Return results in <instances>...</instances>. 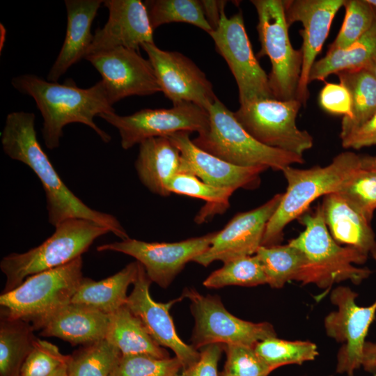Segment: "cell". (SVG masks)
<instances>
[{
  "instance_id": "obj_20",
  "label": "cell",
  "mask_w": 376,
  "mask_h": 376,
  "mask_svg": "<svg viewBox=\"0 0 376 376\" xmlns=\"http://www.w3.org/2000/svg\"><path fill=\"white\" fill-rule=\"evenodd\" d=\"M103 4L109 11L108 19L102 28L95 30L86 56L118 47L138 51L143 43H154V31L144 2L105 0Z\"/></svg>"
},
{
  "instance_id": "obj_51",
  "label": "cell",
  "mask_w": 376,
  "mask_h": 376,
  "mask_svg": "<svg viewBox=\"0 0 376 376\" xmlns=\"http://www.w3.org/2000/svg\"><path fill=\"white\" fill-rule=\"evenodd\" d=\"M219 376H230L225 373L224 371L219 373Z\"/></svg>"
},
{
  "instance_id": "obj_27",
  "label": "cell",
  "mask_w": 376,
  "mask_h": 376,
  "mask_svg": "<svg viewBox=\"0 0 376 376\" xmlns=\"http://www.w3.org/2000/svg\"><path fill=\"white\" fill-rule=\"evenodd\" d=\"M106 339L119 349L122 355L146 354L169 358L166 349L150 335L142 321L125 305L109 314Z\"/></svg>"
},
{
  "instance_id": "obj_16",
  "label": "cell",
  "mask_w": 376,
  "mask_h": 376,
  "mask_svg": "<svg viewBox=\"0 0 376 376\" xmlns=\"http://www.w3.org/2000/svg\"><path fill=\"white\" fill-rule=\"evenodd\" d=\"M85 59L101 75L111 105L131 95L162 92L151 63L137 50L118 47L88 55Z\"/></svg>"
},
{
  "instance_id": "obj_17",
  "label": "cell",
  "mask_w": 376,
  "mask_h": 376,
  "mask_svg": "<svg viewBox=\"0 0 376 376\" xmlns=\"http://www.w3.org/2000/svg\"><path fill=\"white\" fill-rule=\"evenodd\" d=\"M282 196L283 193L276 194L262 205L235 214L222 230L216 232L207 250L193 261L207 267L214 261L226 263L255 255Z\"/></svg>"
},
{
  "instance_id": "obj_22",
  "label": "cell",
  "mask_w": 376,
  "mask_h": 376,
  "mask_svg": "<svg viewBox=\"0 0 376 376\" xmlns=\"http://www.w3.org/2000/svg\"><path fill=\"white\" fill-rule=\"evenodd\" d=\"M134 167L141 182L151 193L163 197L171 194L167 184L175 175L192 173L178 148L167 136L141 142Z\"/></svg>"
},
{
  "instance_id": "obj_29",
  "label": "cell",
  "mask_w": 376,
  "mask_h": 376,
  "mask_svg": "<svg viewBox=\"0 0 376 376\" xmlns=\"http://www.w3.org/2000/svg\"><path fill=\"white\" fill-rule=\"evenodd\" d=\"M348 90L352 101L350 116L343 117L340 139L367 121L376 111V78L366 69L343 70L336 74Z\"/></svg>"
},
{
  "instance_id": "obj_4",
  "label": "cell",
  "mask_w": 376,
  "mask_h": 376,
  "mask_svg": "<svg viewBox=\"0 0 376 376\" xmlns=\"http://www.w3.org/2000/svg\"><path fill=\"white\" fill-rule=\"evenodd\" d=\"M360 166L361 155L347 151L337 155L325 166L285 168L282 173L288 184L286 191L267 223L261 246L279 244L289 223L299 219L319 197L337 192Z\"/></svg>"
},
{
  "instance_id": "obj_12",
  "label": "cell",
  "mask_w": 376,
  "mask_h": 376,
  "mask_svg": "<svg viewBox=\"0 0 376 376\" xmlns=\"http://www.w3.org/2000/svg\"><path fill=\"white\" fill-rule=\"evenodd\" d=\"M209 35L235 77L240 105L260 99H274L268 75L253 52L241 12L228 18L224 11L217 28Z\"/></svg>"
},
{
  "instance_id": "obj_21",
  "label": "cell",
  "mask_w": 376,
  "mask_h": 376,
  "mask_svg": "<svg viewBox=\"0 0 376 376\" xmlns=\"http://www.w3.org/2000/svg\"><path fill=\"white\" fill-rule=\"evenodd\" d=\"M190 134L178 132L167 137L178 148L194 175L208 185L235 191L259 186L260 174L268 169L267 167H244L228 163L196 146Z\"/></svg>"
},
{
  "instance_id": "obj_7",
  "label": "cell",
  "mask_w": 376,
  "mask_h": 376,
  "mask_svg": "<svg viewBox=\"0 0 376 376\" xmlns=\"http://www.w3.org/2000/svg\"><path fill=\"white\" fill-rule=\"evenodd\" d=\"M207 111L208 130L192 140L203 150L244 167L264 166L282 171L294 164L304 163L303 155L271 148L256 140L219 99Z\"/></svg>"
},
{
  "instance_id": "obj_35",
  "label": "cell",
  "mask_w": 376,
  "mask_h": 376,
  "mask_svg": "<svg viewBox=\"0 0 376 376\" xmlns=\"http://www.w3.org/2000/svg\"><path fill=\"white\" fill-rule=\"evenodd\" d=\"M267 284V278L257 256L233 259L212 272L203 281L208 288H221L228 285L251 287Z\"/></svg>"
},
{
  "instance_id": "obj_26",
  "label": "cell",
  "mask_w": 376,
  "mask_h": 376,
  "mask_svg": "<svg viewBox=\"0 0 376 376\" xmlns=\"http://www.w3.org/2000/svg\"><path fill=\"white\" fill-rule=\"evenodd\" d=\"M139 263L134 261L120 271L101 281L84 277L71 302L86 304L106 313L111 314L127 302V290L135 281Z\"/></svg>"
},
{
  "instance_id": "obj_40",
  "label": "cell",
  "mask_w": 376,
  "mask_h": 376,
  "mask_svg": "<svg viewBox=\"0 0 376 376\" xmlns=\"http://www.w3.org/2000/svg\"><path fill=\"white\" fill-rule=\"evenodd\" d=\"M224 345L226 359L224 372L230 376H268L272 370L256 352L254 347Z\"/></svg>"
},
{
  "instance_id": "obj_52",
  "label": "cell",
  "mask_w": 376,
  "mask_h": 376,
  "mask_svg": "<svg viewBox=\"0 0 376 376\" xmlns=\"http://www.w3.org/2000/svg\"><path fill=\"white\" fill-rule=\"evenodd\" d=\"M374 376H376V374Z\"/></svg>"
},
{
  "instance_id": "obj_36",
  "label": "cell",
  "mask_w": 376,
  "mask_h": 376,
  "mask_svg": "<svg viewBox=\"0 0 376 376\" xmlns=\"http://www.w3.org/2000/svg\"><path fill=\"white\" fill-rule=\"evenodd\" d=\"M254 349L273 371L288 364H301L318 355L317 345L310 341H289L276 337L257 343Z\"/></svg>"
},
{
  "instance_id": "obj_46",
  "label": "cell",
  "mask_w": 376,
  "mask_h": 376,
  "mask_svg": "<svg viewBox=\"0 0 376 376\" xmlns=\"http://www.w3.org/2000/svg\"><path fill=\"white\" fill-rule=\"evenodd\" d=\"M361 366L366 370L373 371L376 370V344L366 342L363 351Z\"/></svg>"
},
{
  "instance_id": "obj_49",
  "label": "cell",
  "mask_w": 376,
  "mask_h": 376,
  "mask_svg": "<svg viewBox=\"0 0 376 376\" xmlns=\"http://www.w3.org/2000/svg\"><path fill=\"white\" fill-rule=\"evenodd\" d=\"M376 78V58L371 61L365 68Z\"/></svg>"
},
{
  "instance_id": "obj_8",
  "label": "cell",
  "mask_w": 376,
  "mask_h": 376,
  "mask_svg": "<svg viewBox=\"0 0 376 376\" xmlns=\"http://www.w3.org/2000/svg\"><path fill=\"white\" fill-rule=\"evenodd\" d=\"M258 17L257 31L260 50L257 57L267 56L271 62L269 84L274 98L297 99L303 55L292 46L283 0H252Z\"/></svg>"
},
{
  "instance_id": "obj_18",
  "label": "cell",
  "mask_w": 376,
  "mask_h": 376,
  "mask_svg": "<svg viewBox=\"0 0 376 376\" xmlns=\"http://www.w3.org/2000/svg\"><path fill=\"white\" fill-rule=\"evenodd\" d=\"M151 283L145 268L139 263L137 277L125 305L142 321L150 335L160 346L174 352L182 365V370L187 369L198 361L200 352L178 336L169 313L172 306L185 297L182 295L167 303L157 302L150 294Z\"/></svg>"
},
{
  "instance_id": "obj_32",
  "label": "cell",
  "mask_w": 376,
  "mask_h": 376,
  "mask_svg": "<svg viewBox=\"0 0 376 376\" xmlns=\"http://www.w3.org/2000/svg\"><path fill=\"white\" fill-rule=\"evenodd\" d=\"M256 255L264 269L267 284L277 289L295 280L304 261L302 252L289 243L260 246Z\"/></svg>"
},
{
  "instance_id": "obj_41",
  "label": "cell",
  "mask_w": 376,
  "mask_h": 376,
  "mask_svg": "<svg viewBox=\"0 0 376 376\" xmlns=\"http://www.w3.org/2000/svg\"><path fill=\"white\" fill-rule=\"evenodd\" d=\"M70 355L61 354L54 344L36 338L33 347L24 361L19 376H47L63 364Z\"/></svg>"
},
{
  "instance_id": "obj_28",
  "label": "cell",
  "mask_w": 376,
  "mask_h": 376,
  "mask_svg": "<svg viewBox=\"0 0 376 376\" xmlns=\"http://www.w3.org/2000/svg\"><path fill=\"white\" fill-rule=\"evenodd\" d=\"M376 58V16L370 29L345 49L328 50L315 61L308 77V84L324 81L331 74L364 68Z\"/></svg>"
},
{
  "instance_id": "obj_53",
  "label": "cell",
  "mask_w": 376,
  "mask_h": 376,
  "mask_svg": "<svg viewBox=\"0 0 376 376\" xmlns=\"http://www.w3.org/2000/svg\"><path fill=\"white\" fill-rule=\"evenodd\" d=\"M17 376H19V375H17Z\"/></svg>"
},
{
  "instance_id": "obj_37",
  "label": "cell",
  "mask_w": 376,
  "mask_h": 376,
  "mask_svg": "<svg viewBox=\"0 0 376 376\" xmlns=\"http://www.w3.org/2000/svg\"><path fill=\"white\" fill-rule=\"evenodd\" d=\"M345 14L342 26L329 50L345 49L372 26L376 10L367 0H345Z\"/></svg>"
},
{
  "instance_id": "obj_31",
  "label": "cell",
  "mask_w": 376,
  "mask_h": 376,
  "mask_svg": "<svg viewBox=\"0 0 376 376\" xmlns=\"http://www.w3.org/2000/svg\"><path fill=\"white\" fill-rule=\"evenodd\" d=\"M167 189L172 194L185 195L205 201L195 218L197 224L203 223L215 214H222L229 206V198L235 190L208 185L192 173H178L168 182Z\"/></svg>"
},
{
  "instance_id": "obj_3",
  "label": "cell",
  "mask_w": 376,
  "mask_h": 376,
  "mask_svg": "<svg viewBox=\"0 0 376 376\" xmlns=\"http://www.w3.org/2000/svg\"><path fill=\"white\" fill-rule=\"evenodd\" d=\"M304 230L289 244L299 249L304 261L295 280L329 289L333 284L350 280L354 284L368 278L371 271L354 265L368 258L359 250L343 246L331 237L322 217L320 205L314 212L304 213L298 219Z\"/></svg>"
},
{
  "instance_id": "obj_5",
  "label": "cell",
  "mask_w": 376,
  "mask_h": 376,
  "mask_svg": "<svg viewBox=\"0 0 376 376\" xmlns=\"http://www.w3.org/2000/svg\"><path fill=\"white\" fill-rule=\"evenodd\" d=\"M80 256L60 267L28 276L15 289L0 296L1 317L21 320L33 330L70 304L84 279Z\"/></svg>"
},
{
  "instance_id": "obj_24",
  "label": "cell",
  "mask_w": 376,
  "mask_h": 376,
  "mask_svg": "<svg viewBox=\"0 0 376 376\" xmlns=\"http://www.w3.org/2000/svg\"><path fill=\"white\" fill-rule=\"evenodd\" d=\"M67 29L61 49L47 75V80L57 82L74 64L84 58L93 34L92 23L102 0H65Z\"/></svg>"
},
{
  "instance_id": "obj_14",
  "label": "cell",
  "mask_w": 376,
  "mask_h": 376,
  "mask_svg": "<svg viewBox=\"0 0 376 376\" xmlns=\"http://www.w3.org/2000/svg\"><path fill=\"white\" fill-rule=\"evenodd\" d=\"M216 232L176 242H147L129 237L100 245L97 251H116L134 258L152 282L166 288L187 263L207 250Z\"/></svg>"
},
{
  "instance_id": "obj_10",
  "label": "cell",
  "mask_w": 376,
  "mask_h": 376,
  "mask_svg": "<svg viewBox=\"0 0 376 376\" xmlns=\"http://www.w3.org/2000/svg\"><path fill=\"white\" fill-rule=\"evenodd\" d=\"M301 105L297 99H260L240 105L234 115L244 130L263 145L303 155L313 147V139L297 126Z\"/></svg>"
},
{
  "instance_id": "obj_15",
  "label": "cell",
  "mask_w": 376,
  "mask_h": 376,
  "mask_svg": "<svg viewBox=\"0 0 376 376\" xmlns=\"http://www.w3.org/2000/svg\"><path fill=\"white\" fill-rule=\"evenodd\" d=\"M164 95L176 105L191 102L208 111L218 99L205 74L188 57L178 52L159 49L154 43H143Z\"/></svg>"
},
{
  "instance_id": "obj_44",
  "label": "cell",
  "mask_w": 376,
  "mask_h": 376,
  "mask_svg": "<svg viewBox=\"0 0 376 376\" xmlns=\"http://www.w3.org/2000/svg\"><path fill=\"white\" fill-rule=\"evenodd\" d=\"M345 148L360 149L376 145V111L363 125L341 139Z\"/></svg>"
},
{
  "instance_id": "obj_45",
  "label": "cell",
  "mask_w": 376,
  "mask_h": 376,
  "mask_svg": "<svg viewBox=\"0 0 376 376\" xmlns=\"http://www.w3.org/2000/svg\"><path fill=\"white\" fill-rule=\"evenodd\" d=\"M227 1L202 0L201 3L205 18L213 31L215 30L219 23L221 13L224 11V8Z\"/></svg>"
},
{
  "instance_id": "obj_13",
  "label": "cell",
  "mask_w": 376,
  "mask_h": 376,
  "mask_svg": "<svg viewBox=\"0 0 376 376\" xmlns=\"http://www.w3.org/2000/svg\"><path fill=\"white\" fill-rule=\"evenodd\" d=\"M370 252L376 261V242ZM357 294L350 288L338 286L331 293V301L337 310L324 319L327 334L344 343L337 355L336 373L353 376L361 366L366 337L376 313V301L370 306H359Z\"/></svg>"
},
{
  "instance_id": "obj_34",
  "label": "cell",
  "mask_w": 376,
  "mask_h": 376,
  "mask_svg": "<svg viewBox=\"0 0 376 376\" xmlns=\"http://www.w3.org/2000/svg\"><path fill=\"white\" fill-rule=\"evenodd\" d=\"M144 4L153 31L171 22L191 24L208 34L213 31L205 18L201 1L146 0Z\"/></svg>"
},
{
  "instance_id": "obj_43",
  "label": "cell",
  "mask_w": 376,
  "mask_h": 376,
  "mask_svg": "<svg viewBox=\"0 0 376 376\" xmlns=\"http://www.w3.org/2000/svg\"><path fill=\"white\" fill-rule=\"evenodd\" d=\"M200 357L192 366L182 370L179 376H219L218 363L224 345L213 343L200 349Z\"/></svg>"
},
{
  "instance_id": "obj_42",
  "label": "cell",
  "mask_w": 376,
  "mask_h": 376,
  "mask_svg": "<svg viewBox=\"0 0 376 376\" xmlns=\"http://www.w3.org/2000/svg\"><path fill=\"white\" fill-rule=\"evenodd\" d=\"M319 104L325 111L348 117L351 113L350 94L342 84L326 83L319 95Z\"/></svg>"
},
{
  "instance_id": "obj_38",
  "label": "cell",
  "mask_w": 376,
  "mask_h": 376,
  "mask_svg": "<svg viewBox=\"0 0 376 376\" xmlns=\"http://www.w3.org/2000/svg\"><path fill=\"white\" fill-rule=\"evenodd\" d=\"M336 193L370 222L376 209V170L363 168L361 164Z\"/></svg>"
},
{
  "instance_id": "obj_30",
  "label": "cell",
  "mask_w": 376,
  "mask_h": 376,
  "mask_svg": "<svg viewBox=\"0 0 376 376\" xmlns=\"http://www.w3.org/2000/svg\"><path fill=\"white\" fill-rule=\"evenodd\" d=\"M1 319L0 375L17 376L36 338L29 323L4 317Z\"/></svg>"
},
{
  "instance_id": "obj_50",
  "label": "cell",
  "mask_w": 376,
  "mask_h": 376,
  "mask_svg": "<svg viewBox=\"0 0 376 376\" xmlns=\"http://www.w3.org/2000/svg\"><path fill=\"white\" fill-rule=\"evenodd\" d=\"M376 10V0H367Z\"/></svg>"
},
{
  "instance_id": "obj_48",
  "label": "cell",
  "mask_w": 376,
  "mask_h": 376,
  "mask_svg": "<svg viewBox=\"0 0 376 376\" xmlns=\"http://www.w3.org/2000/svg\"><path fill=\"white\" fill-rule=\"evenodd\" d=\"M47 376H68V363L62 365Z\"/></svg>"
},
{
  "instance_id": "obj_6",
  "label": "cell",
  "mask_w": 376,
  "mask_h": 376,
  "mask_svg": "<svg viewBox=\"0 0 376 376\" xmlns=\"http://www.w3.org/2000/svg\"><path fill=\"white\" fill-rule=\"evenodd\" d=\"M54 233L39 246L21 253H12L0 262L6 277L2 293L19 285L28 276L65 265L81 256L98 237L110 230L89 219L71 218L54 227Z\"/></svg>"
},
{
  "instance_id": "obj_11",
  "label": "cell",
  "mask_w": 376,
  "mask_h": 376,
  "mask_svg": "<svg viewBox=\"0 0 376 376\" xmlns=\"http://www.w3.org/2000/svg\"><path fill=\"white\" fill-rule=\"evenodd\" d=\"M98 116L118 130L124 150L146 139L168 136L178 132L199 134L206 132L210 125L208 111L187 102L169 109H143L127 116L112 111Z\"/></svg>"
},
{
  "instance_id": "obj_39",
  "label": "cell",
  "mask_w": 376,
  "mask_h": 376,
  "mask_svg": "<svg viewBox=\"0 0 376 376\" xmlns=\"http://www.w3.org/2000/svg\"><path fill=\"white\" fill-rule=\"evenodd\" d=\"M182 369L176 357L159 359L146 354L121 355L109 376H179Z\"/></svg>"
},
{
  "instance_id": "obj_19",
  "label": "cell",
  "mask_w": 376,
  "mask_h": 376,
  "mask_svg": "<svg viewBox=\"0 0 376 376\" xmlns=\"http://www.w3.org/2000/svg\"><path fill=\"white\" fill-rule=\"evenodd\" d=\"M345 0H284L287 24L290 27L299 22L303 29L299 34L303 42V63L297 99L306 106L308 99V77L315 58L329 35L332 21Z\"/></svg>"
},
{
  "instance_id": "obj_25",
  "label": "cell",
  "mask_w": 376,
  "mask_h": 376,
  "mask_svg": "<svg viewBox=\"0 0 376 376\" xmlns=\"http://www.w3.org/2000/svg\"><path fill=\"white\" fill-rule=\"evenodd\" d=\"M320 208L327 227L337 243L366 255L370 252L375 243L370 222L346 199L336 193L327 194Z\"/></svg>"
},
{
  "instance_id": "obj_47",
  "label": "cell",
  "mask_w": 376,
  "mask_h": 376,
  "mask_svg": "<svg viewBox=\"0 0 376 376\" xmlns=\"http://www.w3.org/2000/svg\"><path fill=\"white\" fill-rule=\"evenodd\" d=\"M361 166L376 170V156L361 155Z\"/></svg>"
},
{
  "instance_id": "obj_1",
  "label": "cell",
  "mask_w": 376,
  "mask_h": 376,
  "mask_svg": "<svg viewBox=\"0 0 376 376\" xmlns=\"http://www.w3.org/2000/svg\"><path fill=\"white\" fill-rule=\"evenodd\" d=\"M1 142L7 156L28 166L39 178L45 193L48 221L54 227L68 219H85L107 227L121 240L130 237L115 216L88 207L61 180L39 143L33 113H8Z\"/></svg>"
},
{
  "instance_id": "obj_2",
  "label": "cell",
  "mask_w": 376,
  "mask_h": 376,
  "mask_svg": "<svg viewBox=\"0 0 376 376\" xmlns=\"http://www.w3.org/2000/svg\"><path fill=\"white\" fill-rule=\"evenodd\" d=\"M11 84L35 100L43 118L42 134L48 149L59 147L63 127L73 123L88 126L103 142H110L111 136L94 121L101 113L115 111L101 80L88 88H81L70 80L59 84L24 74L14 77Z\"/></svg>"
},
{
  "instance_id": "obj_23",
  "label": "cell",
  "mask_w": 376,
  "mask_h": 376,
  "mask_svg": "<svg viewBox=\"0 0 376 376\" xmlns=\"http://www.w3.org/2000/svg\"><path fill=\"white\" fill-rule=\"evenodd\" d=\"M109 320V314L95 308L70 302L41 324L40 335L85 345L106 338Z\"/></svg>"
},
{
  "instance_id": "obj_9",
  "label": "cell",
  "mask_w": 376,
  "mask_h": 376,
  "mask_svg": "<svg viewBox=\"0 0 376 376\" xmlns=\"http://www.w3.org/2000/svg\"><path fill=\"white\" fill-rule=\"evenodd\" d=\"M182 295L190 301L195 324L191 338L196 350L213 343L239 344L254 347L263 340L276 337L272 324L254 323L232 315L219 297L203 295L195 288H185Z\"/></svg>"
},
{
  "instance_id": "obj_33",
  "label": "cell",
  "mask_w": 376,
  "mask_h": 376,
  "mask_svg": "<svg viewBox=\"0 0 376 376\" xmlns=\"http://www.w3.org/2000/svg\"><path fill=\"white\" fill-rule=\"evenodd\" d=\"M121 355L106 338L82 345L70 355L68 376H109Z\"/></svg>"
}]
</instances>
